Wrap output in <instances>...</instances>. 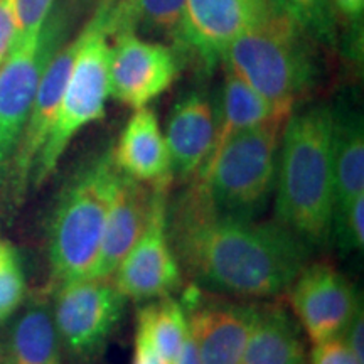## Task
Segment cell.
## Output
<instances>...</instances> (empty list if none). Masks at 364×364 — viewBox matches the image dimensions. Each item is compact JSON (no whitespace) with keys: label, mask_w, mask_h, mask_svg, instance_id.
<instances>
[{"label":"cell","mask_w":364,"mask_h":364,"mask_svg":"<svg viewBox=\"0 0 364 364\" xmlns=\"http://www.w3.org/2000/svg\"><path fill=\"white\" fill-rule=\"evenodd\" d=\"M0 364H4V359H2V356H0Z\"/></svg>","instance_id":"d590c367"},{"label":"cell","mask_w":364,"mask_h":364,"mask_svg":"<svg viewBox=\"0 0 364 364\" xmlns=\"http://www.w3.org/2000/svg\"><path fill=\"white\" fill-rule=\"evenodd\" d=\"M275 177L277 223L307 245H326L334 221L332 108L317 105L287 118Z\"/></svg>","instance_id":"7a4b0ae2"},{"label":"cell","mask_w":364,"mask_h":364,"mask_svg":"<svg viewBox=\"0 0 364 364\" xmlns=\"http://www.w3.org/2000/svg\"><path fill=\"white\" fill-rule=\"evenodd\" d=\"M177 262L199 284L238 297L280 295L307 267L309 247L279 223L223 215L198 177L167 208Z\"/></svg>","instance_id":"6da1fadb"},{"label":"cell","mask_w":364,"mask_h":364,"mask_svg":"<svg viewBox=\"0 0 364 364\" xmlns=\"http://www.w3.org/2000/svg\"><path fill=\"white\" fill-rule=\"evenodd\" d=\"M189 331L203 364H240L258 306L233 302H204L199 287L182 295Z\"/></svg>","instance_id":"4fadbf2b"},{"label":"cell","mask_w":364,"mask_h":364,"mask_svg":"<svg viewBox=\"0 0 364 364\" xmlns=\"http://www.w3.org/2000/svg\"><path fill=\"white\" fill-rule=\"evenodd\" d=\"M118 177L112 154H103L63 191L49 226V263L58 285L90 277Z\"/></svg>","instance_id":"277c9868"},{"label":"cell","mask_w":364,"mask_h":364,"mask_svg":"<svg viewBox=\"0 0 364 364\" xmlns=\"http://www.w3.org/2000/svg\"><path fill=\"white\" fill-rule=\"evenodd\" d=\"M243 2L247 4L250 14H252L253 24H257V22H262L263 19H267V17L273 12L272 0H243Z\"/></svg>","instance_id":"836d02e7"},{"label":"cell","mask_w":364,"mask_h":364,"mask_svg":"<svg viewBox=\"0 0 364 364\" xmlns=\"http://www.w3.org/2000/svg\"><path fill=\"white\" fill-rule=\"evenodd\" d=\"M102 7L110 38L145 31L174 43L184 21L186 0H103Z\"/></svg>","instance_id":"44dd1931"},{"label":"cell","mask_w":364,"mask_h":364,"mask_svg":"<svg viewBox=\"0 0 364 364\" xmlns=\"http://www.w3.org/2000/svg\"><path fill=\"white\" fill-rule=\"evenodd\" d=\"M225 70V85H223L220 105L216 107V136L211 152L220 149L231 135L238 134L241 130L265 124L277 117H290L277 110L270 102L258 95L248 83H245L238 75H235L228 68Z\"/></svg>","instance_id":"7402d4cb"},{"label":"cell","mask_w":364,"mask_h":364,"mask_svg":"<svg viewBox=\"0 0 364 364\" xmlns=\"http://www.w3.org/2000/svg\"><path fill=\"white\" fill-rule=\"evenodd\" d=\"M334 215L364 193V127L361 113L339 103L332 108Z\"/></svg>","instance_id":"ac0fdd59"},{"label":"cell","mask_w":364,"mask_h":364,"mask_svg":"<svg viewBox=\"0 0 364 364\" xmlns=\"http://www.w3.org/2000/svg\"><path fill=\"white\" fill-rule=\"evenodd\" d=\"M14 252L12 247H9L7 243H4V241H0V262L4 260V258H7L9 255Z\"/></svg>","instance_id":"e575fe53"},{"label":"cell","mask_w":364,"mask_h":364,"mask_svg":"<svg viewBox=\"0 0 364 364\" xmlns=\"http://www.w3.org/2000/svg\"><path fill=\"white\" fill-rule=\"evenodd\" d=\"M216 136V105L203 91L176 102L167 120L166 139L172 177L189 182L206 164Z\"/></svg>","instance_id":"2e32d148"},{"label":"cell","mask_w":364,"mask_h":364,"mask_svg":"<svg viewBox=\"0 0 364 364\" xmlns=\"http://www.w3.org/2000/svg\"><path fill=\"white\" fill-rule=\"evenodd\" d=\"M154 186L120 174L107 220L98 257L88 279L112 280L113 273L147 226Z\"/></svg>","instance_id":"9a60e30c"},{"label":"cell","mask_w":364,"mask_h":364,"mask_svg":"<svg viewBox=\"0 0 364 364\" xmlns=\"http://www.w3.org/2000/svg\"><path fill=\"white\" fill-rule=\"evenodd\" d=\"M304 359L306 348L295 318L277 304L258 307L240 364H304Z\"/></svg>","instance_id":"d6986e66"},{"label":"cell","mask_w":364,"mask_h":364,"mask_svg":"<svg viewBox=\"0 0 364 364\" xmlns=\"http://www.w3.org/2000/svg\"><path fill=\"white\" fill-rule=\"evenodd\" d=\"M81 43L75 65L68 78L56 118L48 139L36 159L33 182L41 186L56 171L63 154L78 132L91 122L105 117V105L110 97V49L103 7L100 6L80 34Z\"/></svg>","instance_id":"8992f818"},{"label":"cell","mask_w":364,"mask_h":364,"mask_svg":"<svg viewBox=\"0 0 364 364\" xmlns=\"http://www.w3.org/2000/svg\"><path fill=\"white\" fill-rule=\"evenodd\" d=\"M136 321L147 329L149 338L162 361L174 364L189 329L188 316L182 304L167 295L140 309Z\"/></svg>","instance_id":"603a6c76"},{"label":"cell","mask_w":364,"mask_h":364,"mask_svg":"<svg viewBox=\"0 0 364 364\" xmlns=\"http://www.w3.org/2000/svg\"><path fill=\"white\" fill-rule=\"evenodd\" d=\"M110 49V97L140 110L174 85L184 65L172 46L150 43L134 33L117 36Z\"/></svg>","instance_id":"30bf717a"},{"label":"cell","mask_w":364,"mask_h":364,"mask_svg":"<svg viewBox=\"0 0 364 364\" xmlns=\"http://www.w3.org/2000/svg\"><path fill=\"white\" fill-rule=\"evenodd\" d=\"M272 9L289 17L314 43H336V11L331 0H272Z\"/></svg>","instance_id":"cb8c5ba5"},{"label":"cell","mask_w":364,"mask_h":364,"mask_svg":"<svg viewBox=\"0 0 364 364\" xmlns=\"http://www.w3.org/2000/svg\"><path fill=\"white\" fill-rule=\"evenodd\" d=\"M59 339L53 309L48 302H31L9 331L4 364H58Z\"/></svg>","instance_id":"ffe728a7"},{"label":"cell","mask_w":364,"mask_h":364,"mask_svg":"<svg viewBox=\"0 0 364 364\" xmlns=\"http://www.w3.org/2000/svg\"><path fill=\"white\" fill-rule=\"evenodd\" d=\"M252 24L243 0H186L184 21L172 48L182 61H193L201 71L211 73L228 46Z\"/></svg>","instance_id":"7c38bea8"},{"label":"cell","mask_w":364,"mask_h":364,"mask_svg":"<svg viewBox=\"0 0 364 364\" xmlns=\"http://www.w3.org/2000/svg\"><path fill=\"white\" fill-rule=\"evenodd\" d=\"M285 122L287 118L277 117L241 130L209 154L196 177L223 215L253 220L267 208L275 189L277 154Z\"/></svg>","instance_id":"5b68a950"},{"label":"cell","mask_w":364,"mask_h":364,"mask_svg":"<svg viewBox=\"0 0 364 364\" xmlns=\"http://www.w3.org/2000/svg\"><path fill=\"white\" fill-rule=\"evenodd\" d=\"M132 364H166L162 358L159 356L157 349L154 348L152 341L149 338V332L144 324L136 321V332H135V353L134 363Z\"/></svg>","instance_id":"4dcf8cb0"},{"label":"cell","mask_w":364,"mask_h":364,"mask_svg":"<svg viewBox=\"0 0 364 364\" xmlns=\"http://www.w3.org/2000/svg\"><path fill=\"white\" fill-rule=\"evenodd\" d=\"M14 34H16L14 0H0V66L11 53Z\"/></svg>","instance_id":"f1b7e54d"},{"label":"cell","mask_w":364,"mask_h":364,"mask_svg":"<svg viewBox=\"0 0 364 364\" xmlns=\"http://www.w3.org/2000/svg\"><path fill=\"white\" fill-rule=\"evenodd\" d=\"M80 43L81 38L78 36L71 43L63 46L54 54L51 63L46 68L43 78L39 81L29 118H27L24 130H22L19 145H17L16 154H14L7 174V181L11 182L16 201H19L21 196L26 193L27 184L33 177L36 159H38L46 139H48L49 130L54 124L68 78H70L76 54H78Z\"/></svg>","instance_id":"5bb4252c"},{"label":"cell","mask_w":364,"mask_h":364,"mask_svg":"<svg viewBox=\"0 0 364 364\" xmlns=\"http://www.w3.org/2000/svg\"><path fill=\"white\" fill-rule=\"evenodd\" d=\"M290 289V306L314 344L343 334L361 302L343 273L324 263L306 267Z\"/></svg>","instance_id":"8fae6325"},{"label":"cell","mask_w":364,"mask_h":364,"mask_svg":"<svg viewBox=\"0 0 364 364\" xmlns=\"http://www.w3.org/2000/svg\"><path fill=\"white\" fill-rule=\"evenodd\" d=\"M169 188L171 182L154 184L147 226L112 277L125 299H162L179 290L182 284L181 263L167 236Z\"/></svg>","instance_id":"9c48e42d"},{"label":"cell","mask_w":364,"mask_h":364,"mask_svg":"<svg viewBox=\"0 0 364 364\" xmlns=\"http://www.w3.org/2000/svg\"><path fill=\"white\" fill-rule=\"evenodd\" d=\"M332 236L343 253L363 252L364 248V193L334 215Z\"/></svg>","instance_id":"d4e9b609"},{"label":"cell","mask_w":364,"mask_h":364,"mask_svg":"<svg viewBox=\"0 0 364 364\" xmlns=\"http://www.w3.org/2000/svg\"><path fill=\"white\" fill-rule=\"evenodd\" d=\"M53 4L54 0H14L16 34L12 48H19L39 38L44 21L53 11Z\"/></svg>","instance_id":"484cf974"},{"label":"cell","mask_w":364,"mask_h":364,"mask_svg":"<svg viewBox=\"0 0 364 364\" xmlns=\"http://www.w3.org/2000/svg\"><path fill=\"white\" fill-rule=\"evenodd\" d=\"M26 295L24 273L16 252L0 262V322L12 316Z\"/></svg>","instance_id":"4316f807"},{"label":"cell","mask_w":364,"mask_h":364,"mask_svg":"<svg viewBox=\"0 0 364 364\" xmlns=\"http://www.w3.org/2000/svg\"><path fill=\"white\" fill-rule=\"evenodd\" d=\"M125 300L113 280L58 285L53 316L59 339L76 356H98L124 317Z\"/></svg>","instance_id":"ba28073f"},{"label":"cell","mask_w":364,"mask_h":364,"mask_svg":"<svg viewBox=\"0 0 364 364\" xmlns=\"http://www.w3.org/2000/svg\"><path fill=\"white\" fill-rule=\"evenodd\" d=\"M341 336H343L346 344L349 346L358 363L364 364V314L361 306L358 307L356 314H354Z\"/></svg>","instance_id":"f546056e"},{"label":"cell","mask_w":364,"mask_h":364,"mask_svg":"<svg viewBox=\"0 0 364 364\" xmlns=\"http://www.w3.org/2000/svg\"><path fill=\"white\" fill-rule=\"evenodd\" d=\"M189 326V324H188ZM174 364H203L201 358H199L198 346H196V341L188 329V334H186L184 344H182L179 354H177Z\"/></svg>","instance_id":"1f68e13d"},{"label":"cell","mask_w":364,"mask_h":364,"mask_svg":"<svg viewBox=\"0 0 364 364\" xmlns=\"http://www.w3.org/2000/svg\"><path fill=\"white\" fill-rule=\"evenodd\" d=\"M331 4L346 19L356 21L364 11V0H331Z\"/></svg>","instance_id":"d6a6232c"},{"label":"cell","mask_w":364,"mask_h":364,"mask_svg":"<svg viewBox=\"0 0 364 364\" xmlns=\"http://www.w3.org/2000/svg\"><path fill=\"white\" fill-rule=\"evenodd\" d=\"M312 364H359L343 336L326 339L314 346L311 353Z\"/></svg>","instance_id":"83f0119b"},{"label":"cell","mask_w":364,"mask_h":364,"mask_svg":"<svg viewBox=\"0 0 364 364\" xmlns=\"http://www.w3.org/2000/svg\"><path fill=\"white\" fill-rule=\"evenodd\" d=\"M112 162L120 174L144 184L174 181L169 149L154 110L147 107L135 110L118 136Z\"/></svg>","instance_id":"e0dca14e"},{"label":"cell","mask_w":364,"mask_h":364,"mask_svg":"<svg viewBox=\"0 0 364 364\" xmlns=\"http://www.w3.org/2000/svg\"><path fill=\"white\" fill-rule=\"evenodd\" d=\"M70 33V14L65 9L49 12L39 38L12 48L0 66V184L19 145L36 91L46 68Z\"/></svg>","instance_id":"52a82bcc"},{"label":"cell","mask_w":364,"mask_h":364,"mask_svg":"<svg viewBox=\"0 0 364 364\" xmlns=\"http://www.w3.org/2000/svg\"><path fill=\"white\" fill-rule=\"evenodd\" d=\"M316 44L289 17L273 11L228 46L221 61L277 110L292 115L317 86Z\"/></svg>","instance_id":"3957f363"}]
</instances>
